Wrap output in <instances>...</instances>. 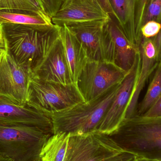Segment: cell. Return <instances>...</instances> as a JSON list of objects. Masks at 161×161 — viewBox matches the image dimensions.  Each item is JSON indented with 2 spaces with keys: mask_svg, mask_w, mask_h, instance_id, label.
Returning <instances> with one entry per match:
<instances>
[{
  "mask_svg": "<svg viewBox=\"0 0 161 161\" xmlns=\"http://www.w3.org/2000/svg\"><path fill=\"white\" fill-rule=\"evenodd\" d=\"M0 25L8 52L19 64L32 71L60 36L57 25L39 29L20 25Z\"/></svg>",
  "mask_w": 161,
  "mask_h": 161,
  "instance_id": "cell-1",
  "label": "cell"
},
{
  "mask_svg": "<svg viewBox=\"0 0 161 161\" xmlns=\"http://www.w3.org/2000/svg\"><path fill=\"white\" fill-rule=\"evenodd\" d=\"M108 135L124 151L161 161V116L135 115L125 118Z\"/></svg>",
  "mask_w": 161,
  "mask_h": 161,
  "instance_id": "cell-2",
  "label": "cell"
},
{
  "mask_svg": "<svg viewBox=\"0 0 161 161\" xmlns=\"http://www.w3.org/2000/svg\"><path fill=\"white\" fill-rule=\"evenodd\" d=\"M121 83L113 86L89 102L80 103L52 114L50 117L53 123V134H83L97 131Z\"/></svg>",
  "mask_w": 161,
  "mask_h": 161,
  "instance_id": "cell-3",
  "label": "cell"
},
{
  "mask_svg": "<svg viewBox=\"0 0 161 161\" xmlns=\"http://www.w3.org/2000/svg\"><path fill=\"white\" fill-rule=\"evenodd\" d=\"M51 135L36 127L0 126V156L13 161H40Z\"/></svg>",
  "mask_w": 161,
  "mask_h": 161,
  "instance_id": "cell-4",
  "label": "cell"
},
{
  "mask_svg": "<svg viewBox=\"0 0 161 161\" xmlns=\"http://www.w3.org/2000/svg\"><path fill=\"white\" fill-rule=\"evenodd\" d=\"M85 102L75 83L64 85L31 78L27 103L50 117Z\"/></svg>",
  "mask_w": 161,
  "mask_h": 161,
  "instance_id": "cell-5",
  "label": "cell"
},
{
  "mask_svg": "<svg viewBox=\"0 0 161 161\" xmlns=\"http://www.w3.org/2000/svg\"><path fill=\"white\" fill-rule=\"evenodd\" d=\"M123 151L109 135L98 131L70 134L64 161H105Z\"/></svg>",
  "mask_w": 161,
  "mask_h": 161,
  "instance_id": "cell-6",
  "label": "cell"
},
{
  "mask_svg": "<svg viewBox=\"0 0 161 161\" xmlns=\"http://www.w3.org/2000/svg\"><path fill=\"white\" fill-rule=\"evenodd\" d=\"M128 72L106 60H89L76 85L85 102H89L121 83Z\"/></svg>",
  "mask_w": 161,
  "mask_h": 161,
  "instance_id": "cell-7",
  "label": "cell"
},
{
  "mask_svg": "<svg viewBox=\"0 0 161 161\" xmlns=\"http://www.w3.org/2000/svg\"><path fill=\"white\" fill-rule=\"evenodd\" d=\"M32 71L19 64L8 52L0 61V97L19 105L27 104Z\"/></svg>",
  "mask_w": 161,
  "mask_h": 161,
  "instance_id": "cell-8",
  "label": "cell"
},
{
  "mask_svg": "<svg viewBox=\"0 0 161 161\" xmlns=\"http://www.w3.org/2000/svg\"><path fill=\"white\" fill-rule=\"evenodd\" d=\"M140 63L139 51L134 65L121 83L114 99L102 119L97 130L98 132L110 135L119 127L125 118L137 81Z\"/></svg>",
  "mask_w": 161,
  "mask_h": 161,
  "instance_id": "cell-9",
  "label": "cell"
},
{
  "mask_svg": "<svg viewBox=\"0 0 161 161\" xmlns=\"http://www.w3.org/2000/svg\"><path fill=\"white\" fill-rule=\"evenodd\" d=\"M139 48L134 46L111 19L105 27V60L128 72L136 61Z\"/></svg>",
  "mask_w": 161,
  "mask_h": 161,
  "instance_id": "cell-10",
  "label": "cell"
},
{
  "mask_svg": "<svg viewBox=\"0 0 161 161\" xmlns=\"http://www.w3.org/2000/svg\"><path fill=\"white\" fill-rule=\"evenodd\" d=\"M0 126L36 127L53 134L51 117L28 104L19 105L0 97Z\"/></svg>",
  "mask_w": 161,
  "mask_h": 161,
  "instance_id": "cell-11",
  "label": "cell"
},
{
  "mask_svg": "<svg viewBox=\"0 0 161 161\" xmlns=\"http://www.w3.org/2000/svg\"><path fill=\"white\" fill-rule=\"evenodd\" d=\"M161 44V32L152 38H142L139 47L140 63L137 81L125 118L136 115L138 100L142 90L150 75L156 70L159 63Z\"/></svg>",
  "mask_w": 161,
  "mask_h": 161,
  "instance_id": "cell-12",
  "label": "cell"
},
{
  "mask_svg": "<svg viewBox=\"0 0 161 161\" xmlns=\"http://www.w3.org/2000/svg\"><path fill=\"white\" fill-rule=\"evenodd\" d=\"M110 19L100 0H65L52 21L54 25L61 26Z\"/></svg>",
  "mask_w": 161,
  "mask_h": 161,
  "instance_id": "cell-13",
  "label": "cell"
},
{
  "mask_svg": "<svg viewBox=\"0 0 161 161\" xmlns=\"http://www.w3.org/2000/svg\"><path fill=\"white\" fill-rule=\"evenodd\" d=\"M32 72L35 79L64 85L74 83L60 36Z\"/></svg>",
  "mask_w": 161,
  "mask_h": 161,
  "instance_id": "cell-14",
  "label": "cell"
},
{
  "mask_svg": "<svg viewBox=\"0 0 161 161\" xmlns=\"http://www.w3.org/2000/svg\"><path fill=\"white\" fill-rule=\"evenodd\" d=\"M109 20L68 25L85 49L89 60H105V27Z\"/></svg>",
  "mask_w": 161,
  "mask_h": 161,
  "instance_id": "cell-15",
  "label": "cell"
},
{
  "mask_svg": "<svg viewBox=\"0 0 161 161\" xmlns=\"http://www.w3.org/2000/svg\"><path fill=\"white\" fill-rule=\"evenodd\" d=\"M60 37L69 63L72 79L76 84L79 75L89 61L83 45L72 32L69 26H60Z\"/></svg>",
  "mask_w": 161,
  "mask_h": 161,
  "instance_id": "cell-16",
  "label": "cell"
},
{
  "mask_svg": "<svg viewBox=\"0 0 161 161\" xmlns=\"http://www.w3.org/2000/svg\"><path fill=\"white\" fill-rule=\"evenodd\" d=\"M113 11V18L129 41L139 48V41L136 31L135 9L136 0H109Z\"/></svg>",
  "mask_w": 161,
  "mask_h": 161,
  "instance_id": "cell-17",
  "label": "cell"
},
{
  "mask_svg": "<svg viewBox=\"0 0 161 161\" xmlns=\"http://www.w3.org/2000/svg\"><path fill=\"white\" fill-rule=\"evenodd\" d=\"M20 25L43 29L53 27L52 19L46 15H39L19 11H0V25Z\"/></svg>",
  "mask_w": 161,
  "mask_h": 161,
  "instance_id": "cell-18",
  "label": "cell"
},
{
  "mask_svg": "<svg viewBox=\"0 0 161 161\" xmlns=\"http://www.w3.org/2000/svg\"><path fill=\"white\" fill-rule=\"evenodd\" d=\"M69 136L66 133L51 135L42 149L40 161H64Z\"/></svg>",
  "mask_w": 161,
  "mask_h": 161,
  "instance_id": "cell-19",
  "label": "cell"
},
{
  "mask_svg": "<svg viewBox=\"0 0 161 161\" xmlns=\"http://www.w3.org/2000/svg\"><path fill=\"white\" fill-rule=\"evenodd\" d=\"M161 97V62H159L143 99L138 104L136 115L144 114Z\"/></svg>",
  "mask_w": 161,
  "mask_h": 161,
  "instance_id": "cell-20",
  "label": "cell"
},
{
  "mask_svg": "<svg viewBox=\"0 0 161 161\" xmlns=\"http://www.w3.org/2000/svg\"><path fill=\"white\" fill-rule=\"evenodd\" d=\"M1 10L24 11L46 15L38 0H0Z\"/></svg>",
  "mask_w": 161,
  "mask_h": 161,
  "instance_id": "cell-21",
  "label": "cell"
},
{
  "mask_svg": "<svg viewBox=\"0 0 161 161\" xmlns=\"http://www.w3.org/2000/svg\"><path fill=\"white\" fill-rule=\"evenodd\" d=\"M143 19L142 26L151 20L160 21L161 23V0H149Z\"/></svg>",
  "mask_w": 161,
  "mask_h": 161,
  "instance_id": "cell-22",
  "label": "cell"
},
{
  "mask_svg": "<svg viewBox=\"0 0 161 161\" xmlns=\"http://www.w3.org/2000/svg\"><path fill=\"white\" fill-rule=\"evenodd\" d=\"M149 0H136L135 9V25L136 34L139 41L142 42V37L141 34V28L142 26L143 19L145 13L147 5Z\"/></svg>",
  "mask_w": 161,
  "mask_h": 161,
  "instance_id": "cell-23",
  "label": "cell"
},
{
  "mask_svg": "<svg viewBox=\"0 0 161 161\" xmlns=\"http://www.w3.org/2000/svg\"><path fill=\"white\" fill-rule=\"evenodd\" d=\"M161 31V23L151 20L145 24L141 28L142 38L150 39L155 37Z\"/></svg>",
  "mask_w": 161,
  "mask_h": 161,
  "instance_id": "cell-24",
  "label": "cell"
},
{
  "mask_svg": "<svg viewBox=\"0 0 161 161\" xmlns=\"http://www.w3.org/2000/svg\"><path fill=\"white\" fill-rule=\"evenodd\" d=\"M46 15L51 19L56 14L65 0H38Z\"/></svg>",
  "mask_w": 161,
  "mask_h": 161,
  "instance_id": "cell-25",
  "label": "cell"
},
{
  "mask_svg": "<svg viewBox=\"0 0 161 161\" xmlns=\"http://www.w3.org/2000/svg\"><path fill=\"white\" fill-rule=\"evenodd\" d=\"M136 157L132 153L123 151L120 154L105 161H132Z\"/></svg>",
  "mask_w": 161,
  "mask_h": 161,
  "instance_id": "cell-26",
  "label": "cell"
},
{
  "mask_svg": "<svg viewBox=\"0 0 161 161\" xmlns=\"http://www.w3.org/2000/svg\"><path fill=\"white\" fill-rule=\"evenodd\" d=\"M142 115L150 117L161 116V97L156 104Z\"/></svg>",
  "mask_w": 161,
  "mask_h": 161,
  "instance_id": "cell-27",
  "label": "cell"
},
{
  "mask_svg": "<svg viewBox=\"0 0 161 161\" xmlns=\"http://www.w3.org/2000/svg\"><path fill=\"white\" fill-rule=\"evenodd\" d=\"M100 1H101V3H102L104 9L108 13L111 17L112 18L114 15L113 11L112 8L111 6L109 0H100Z\"/></svg>",
  "mask_w": 161,
  "mask_h": 161,
  "instance_id": "cell-28",
  "label": "cell"
},
{
  "mask_svg": "<svg viewBox=\"0 0 161 161\" xmlns=\"http://www.w3.org/2000/svg\"><path fill=\"white\" fill-rule=\"evenodd\" d=\"M8 51L7 45L5 40L3 37L0 38V51L3 52H6Z\"/></svg>",
  "mask_w": 161,
  "mask_h": 161,
  "instance_id": "cell-29",
  "label": "cell"
},
{
  "mask_svg": "<svg viewBox=\"0 0 161 161\" xmlns=\"http://www.w3.org/2000/svg\"><path fill=\"white\" fill-rule=\"evenodd\" d=\"M132 161H157L152 160L144 158H140V157H136Z\"/></svg>",
  "mask_w": 161,
  "mask_h": 161,
  "instance_id": "cell-30",
  "label": "cell"
},
{
  "mask_svg": "<svg viewBox=\"0 0 161 161\" xmlns=\"http://www.w3.org/2000/svg\"><path fill=\"white\" fill-rule=\"evenodd\" d=\"M0 161H13L12 160L8 158H5L3 156H0Z\"/></svg>",
  "mask_w": 161,
  "mask_h": 161,
  "instance_id": "cell-31",
  "label": "cell"
},
{
  "mask_svg": "<svg viewBox=\"0 0 161 161\" xmlns=\"http://www.w3.org/2000/svg\"><path fill=\"white\" fill-rule=\"evenodd\" d=\"M2 37H3V33H2V28H1H1H0V38Z\"/></svg>",
  "mask_w": 161,
  "mask_h": 161,
  "instance_id": "cell-32",
  "label": "cell"
},
{
  "mask_svg": "<svg viewBox=\"0 0 161 161\" xmlns=\"http://www.w3.org/2000/svg\"><path fill=\"white\" fill-rule=\"evenodd\" d=\"M4 52H3V51H0V61H1V58H2V55H3V53Z\"/></svg>",
  "mask_w": 161,
  "mask_h": 161,
  "instance_id": "cell-33",
  "label": "cell"
},
{
  "mask_svg": "<svg viewBox=\"0 0 161 161\" xmlns=\"http://www.w3.org/2000/svg\"><path fill=\"white\" fill-rule=\"evenodd\" d=\"M159 62H161V44L160 52Z\"/></svg>",
  "mask_w": 161,
  "mask_h": 161,
  "instance_id": "cell-34",
  "label": "cell"
},
{
  "mask_svg": "<svg viewBox=\"0 0 161 161\" xmlns=\"http://www.w3.org/2000/svg\"><path fill=\"white\" fill-rule=\"evenodd\" d=\"M0 28H1V25H0Z\"/></svg>",
  "mask_w": 161,
  "mask_h": 161,
  "instance_id": "cell-35",
  "label": "cell"
}]
</instances>
